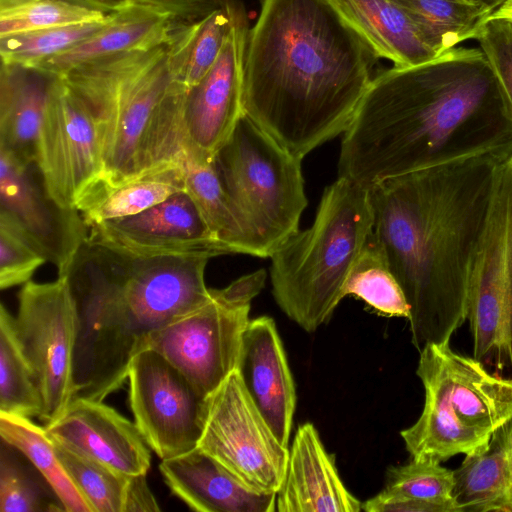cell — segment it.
<instances>
[{"instance_id":"cell-1","label":"cell","mask_w":512,"mask_h":512,"mask_svg":"<svg viewBox=\"0 0 512 512\" xmlns=\"http://www.w3.org/2000/svg\"><path fill=\"white\" fill-rule=\"evenodd\" d=\"M512 151V117L481 49L454 47L373 76L343 133L338 176L366 188L491 150Z\"/></svg>"},{"instance_id":"cell-2","label":"cell","mask_w":512,"mask_h":512,"mask_svg":"<svg viewBox=\"0 0 512 512\" xmlns=\"http://www.w3.org/2000/svg\"><path fill=\"white\" fill-rule=\"evenodd\" d=\"M510 156L491 150L369 188L373 232L409 304L418 352L449 343L467 321L472 260L497 171Z\"/></svg>"},{"instance_id":"cell-3","label":"cell","mask_w":512,"mask_h":512,"mask_svg":"<svg viewBox=\"0 0 512 512\" xmlns=\"http://www.w3.org/2000/svg\"><path fill=\"white\" fill-rule=\"evenodd\" d=\"M378 58L332 0H261L246 41L244 113L303 159L346 131Z\"/></svg>"},{"instance_id":"cell-4","label":"cell","mask_w":512,"mask_h":512,"mask_svg":"<svg viewBox=\"0 0 512 512\" xmlns=\"http://www.w3.org/2000/svg\"><path fill=\"white\" fill-rule=\"evenodd\" d=\"M209 259L134 257L85 241L66 275L79 321L75 397L104 401L151 333L210 298Z\"/></svg>"},{"instance_id":"cell-5","label":"cell","mask_w":512,"mask_h":512,"mask_svg":"<svg viewBox=\"0 0 512 512\" xmlns=\"http://www.w3.org/2000/svg\"><path fill=\"white\" fill-rule=\"evenodd\" d=\"M170 40L98 58L60 76L97 127L103 174L94 185H115L181 162L188 145V89L174 77Z\"/></svg>"},{"instance_id":"cell-6","label":"cell","mask_w":512,"mask_h":512,"mask_svg":"<svg viewBox=\"0 0 512 512\" xmlns=\"http://www.w3.org/2000/svg\"><path fill=\"white\" fill-rule=\"evenodd\" d=\"M373 225L368 188L339 176L326 187L312 225L270 256L272 294L289 319L314 332L331 318Z\"/></svg>"},{"instance_id":"cell-7","label":"cell","mask_w":512,"mask_h":512,"mask_svg":"<svg viewBox=\"0 0 512 512\" xmlns=\"http://www.w3.org/2000/svg\"><path fill=\"white\" fill-rule=\"evenodd\" d=\"M416 374L425 392L417 421L400 435L412 459L446 461L474 455L512 415V379L484 363L431 343L419 351Z\"/></svg>"},{"instance_id":"cell-8","label":"cell","mask_w":512,"mask_h":512,"mask_svg":"<svg viewBox=\"0 0 512 512\" xmlns=\"http://www.w3.org/2000/svg\"><path fill=\"white\" fill-rule=\"evenodd\" d=\"M302 159L244 115L213 165L261 258L270 256L299 228L308 201Z\"/></svg>"},{"instance_id":"cell-9","label":"cell","mask_w":512,"mask_h":512,"mask_svg":"<svg viewBox=\"0 0 512 512\" xmlns=\"http://www.w3.org/2000/svg\"><path fill=\"white\" fill-rule=\"evenodd\" d=\"M266 279L258 269L211 289L205 303L151 333L141 351L161 354L207 397L237 369L251 303Z\"/></svg>"},{"instance_id":"cell-10","label":"cell","mask_w":512,"mask_h":512,"mask_svg":"<svg viewBox=\"0 0 512 512\" xmlns=\"http://www.w3.org/2000/svg\"><path fill=\"white\" fill-rule=\"evenodd\" d=\"M467 321L473 356L512 368V156L497 171L472 260Z\"/></svg>"},{"instance_id":"cell-11","label":"cell","mask_w":512,"mask_h":512,"mask_svg":"<svg viewBox=\"0 0 512 512\" xmlns=\"http://www.w3.org/2000/svg\"><path fill=\"white\" fill-rule=\"evenodd\" d=\"M78 313L67 276L28 281L18 294L13 325L43 401L40 420L58 418L75 397L74 357Z\"/></svg>"},{"instance_id":"cell-12","label":"cell","mask_w":512,"mask_h":512,"mask_svg":"<svg viewBox=\"0 0 512 512\" xmlns=\"http://www.w3.org/2000/svg\"><path fill=\"white\" fill-rule=\"evenodd\" d=\"M197 447L252 491L277 493L282 484L289 448L257 408L238 369L206 397Z\"/></svg>"},{"instance_id":"cell-13","label":"cell","mask_w":512,"mask_h":512,"mask_svg":"<svg viewBox=\"0 0 512 512\" xmlns=\"http://www.w3.org/2000/svg\"><path fill=\"white\" fill-rule=\"evenodd\" d=\"M129 405L147 445L161 459L198 445L206 397L154 350L138 352L128 369Z\"/></svg>"},{"instance_id":"cell-14","label":"cell","mask_w":512,"mask_h":512,"mask_svg":"<svg viewBox=\"0 0 512 512\" xmlns=\"http://www.w3.org/2000/svg\"><path fill=\"white\" fill-rule=\"evenodd\" d=\"M35 164L48 195L68 209H76L78 199L103 174L94 118L60 76L51 86Z\"/></svg>"},{"instance_id":"cell-15","label":"cell","mask_w":512,"mask_h":512,"mask_svg":"<svg viewBox=\"0 0 512 512\" xmlns=\"http://www.w3.org/2000/svg\"><path fill=\"white\" fill-rule=\"evenodd\" d=\"M87 240L134 257L229 254L186 191L132 216L90 227Z\"/></svg>"},{"instance_id":"cell-16","label":"cell","mask_w":512,"mask_h":512,"mask_svg":"<svg viewBox=\"0 0 512 512\" xmlns=\"http://www.w3.org/2000/svg\"><path fill=\"white\" fill-rule=\"evenodd\" d=\"M36 168L0 149V215L39 248L58 276H66L88 238L87 226L78 210L62 208L48 195Z\"/></svg>"},{"instance_id":"cell-17","label":"cell","mask_w":512,"mask_h":512,"mask_svg":"<svg viewBox=\"0 0 512 512\" xmlns=\"http://www.w3.org/2000/svg\"><path fill=\"white\" fill-rule=\"evenodd\" d=\"M248 31L245 11L238 5L218 59L207 74L187 90L184 127L188 148L203 161L213 162L245 115L243 73Z\"/></svg>"},{"instance_id":"cell-18","label":"cell","mask_w":512,"mask_h":512,"mask_svg":"<svg viewBox=\"0 0 512 512\" xmlns=\"http://www.w3.org/2000/svg\"><path fill=\"white\" fill-rule=\"evenodd\" d=\"M44 427L54 441L123 474H147L150 468V447L136 424L104 401L75 397Z\"/></svg>"},{"instance_id":"cell-19","label":"cell","mask_w":512,"mask_h":512,"mask_svg":"<svg viewBox=\"0 0 512 512\" xmlns=\"http://www.w3.org/2000/svg\"><path fill=\"white\" fill-rule=\"evenodd\" d=\"M237 369L257 408L280 442L288 447L296 390L273 318L250 319Z\"/></svg>"},{"instance_id":"cell-20","label":"cell","mask_w":512,"mask_h":512,"mask_svg":"<svg viewBox=\"0 0 512 512\" xmlns=\"http://www.w3.org/2000/svg\"><path fill=\"white\" fill-rule=\"evenodd\" d=\"M362 503L343 484L333 455L325 449L315 426L298 427L276 493L278 512H359Z\"/></svg>"},{"instance_id":"cell-21","label":"cell","mask_w":512,"mask_h":512,"mask_svg":"<svg viewBox=\"0 0 512 512\" xmlns=\"http://www.w3.org/2000/svg\"><path fill=\"white\" fill-rule=\"evenodd\" d=\"M170 491L198 512H274L276 493L248 489L200 448L161 460Z\"/></svg>"},{"instance_id":"cell-22","label":"cell","mask_w":512,"mask_h":512,"mask_svg":"<svg viewBox=\"0 0 512 512\" xmlns=\"http://www.w3.org/2000/svg\"><path fill=\"white\" fill-rule=\"evenodd\" d=\"M55 78L35 67L1 65L0 149L23 164L36 163L40 130Z\"/></svg>"},{"instance_id":"cell-23","label":"cell","mask_w":512,"mask_h":512,"mask_svg":"<svg viewBox=\"0 0 512 512\" xmlns=\"http://www.w3.org/2000/svg\"><path fill=\"white\" fill-rule=\"evenodd\" d=\"M176 23L165 14L127 5L112 12L108 22L93 35L35 68L61 76L98 58L156 46L170 39Z\"/></svg>"},{"instance_id":"cell-24","label":"cell","mask_w":512,"mask_h":512,"mask_svg":"<svg viewBox=\"0 0 512 512\" xmlns=\"http://www.w3.org/2000/svg\"><path fill=\"white\" fill-rule=\"evenodd\" d=\"M379 58L412 67L437 58L405 9L394 0H332Z\"/></svg>"},{"instance_id":"cell-25","label":"cell","mask_w":512,"mask_h":512,"mask_svg":"<svg viewBox=\"0 0 512 512\" xmlns=\"http://www.w3.org/2000/svg\"><path fill=\"white\" fill-rule=\"evenodd\" d=\"M459 512H512V415L454 470Z\"/></svg>"},{"instance_id":"cell-26","label":"cell","mask_w":512,"mask_h":512,"mask_svg":"<svg viewBox=\"0 0 512 512\" xmlns=\"http://www.w3.org/2000/svg\"><path fill=\"white\" fill-rule=\"evenodd\" d=\"M181 191H186L184 171L181 162H174L115 185H93L76 209L91 227L141 213Z\"/></svg>"},{"instance_id":"cell-27","label":"cell","mask_w":512,"mask_h":512,"mask_svg":"<svg viewBox=\"0 0 512 512\" xmlns=\"http://www.w3.org/2000/svg\"><path fill=\"white\" fill-rule=\"evenodd\" d=\"M181 165L186 192L195 201L208 226L228 253L261 258L257 243L225 191L213 162L199 159L186 147Z\"/></svg>"},{"instance_id":"cell-28","label":"cell","mask_w":512,"mask_h":512,"mask_svg":"<svg viewBox=\"0 0 512 512\" xmlns=\"http://www.w3.org/2000/svg\"><path fill=\"white\" fill-rule=\"evenodd\" d=\"M238 4L227 0L201 19L176 23L170 40L175 79L187 89L196 85L218 59L234 23Z\"/></svg>"},{"instance_id":"cell-29","label":"cell","mask_w":512,"mask_h":512,"mask_svg":"<svg viewBox=\"0 0 512 512\" xmlns=\"http://www.w3.org/2000/svg\"><path fill=\"white\" fill-rule=\"evenodd\" d=\"M0 436L32 463L65 511L93 512L61 462L45 427L31 418L0 412Z\"/></svg>"},{"instance_id":"cell-30","label":"cell","mask_w":512,"mask_h":512,"mask_svg":"<svg viewBox=\"0 0 512 512\" xmlns=\"http://www.w3.org/2000/svg\"><path fill=\"white\" fill-rule=\"evenodd\" d=\"M417 26L424 41L438 54L475 39L492 13L465 0H394Z\"/></svg>"},{"instance_id":"cell-31","label":"cell","mask_w":512,"mask_h":512,"mask_svg":"<svg viewBox=\"0 0 512 512\" xmlns=\"http://www.w3.org/2000/svg\"><path fill=\"white\" fill-rule=\"evenodd\" d=\"M344 295L363 300L385 316L409 318L410 307L405 294L374 232L368 237L350 272Z\"/></svg>"},{"instance_id":"cell-32","label":"cell","mask_w":512,"mask_h":512,"mask_svg":"<svg viewBox=\"0 0 512 512\" xmlns=\"http://www.w3.org/2000/svg\"><path fill=\"white\" fill-rule=\"evenodd\" d=\"M14 316L0 307V412L40 418L43 401L15 335Z\"/></svg>"},{"instance_id":"cell-33","label":"cell","mask_w":512,"mask_h":512,"mask_svg":"<svg viewBox=\"0 0 512 512\" xmlns=\"http://www.w3.org/2000/svg\"><path fill=\"white\" fill-rule=\"evenodd\" d=\"M111 13L101 21L56 26L0 37L2 63L37 67L93 35L108 22Z\"/></svg>"},{"instance_id":"cell-34","label":"cell","mask_w":512,"mask_h":512,"mask_svg":"<svg viewBox=\"0 0 512 512\" xmlns=\"http://www.w3.org/2000/svg\"><path fill=\"white\" fill-rule=\"evenodd\" d=\"M53 442L61 462L93 512H123L130 475Z\"/></svg>"},{"instance_id":"cell-35","label":"cell","mask_w":512,"mask_h":512,"mask_svg":"<svg viewBox=\"0 0 512 512\" xmlns=\"http://www.w3.org/2000/svg\"><path fill=\"white\" fill-rule=\"evenodd\" d=\"M109 14L63 0H0V37L101 21Z\"/></svg>"},{"instance_id":"cell-36","label":"cell","mask_w":512,"mask_h":512,"mask_svg":"<svg viewBox=\"0 0 512 512\" xmlns=\"http://www.w3.org/2000/svg\"><path fill=\"white\" fill-rule=\"evenodd\" d=\"M454 486V470L435 460L411 458L404 465L388 468L384 489L417 499L454 504L457 507L453 499Z\"/></svg>"},{"instance_id":"cell-37","label":"cell","mask_w":512,"mask_h":512,"mask_svg":"<svg viewBox=\"0 0 512 512\" xmlns=\"http://www.w3.org/2000/svg\"><path fill=\"white\" fill-rule=\"evenodd\" d=\"M15 447L2 440L0 452V511L42 512L64 510L47 503L15 455Z\"/></svg>"},{"instance_id":"cell-38","label":"cell","mask_w":512,"mask_h":512,"mask_svg":"<svg viewBox=\"0 0 512 512\" xmlns=\"http://www.w3.org/2000/svg\"><path fill=\"white\" fill-rule=\"evenodd\" d=\"M47 259L9 219L0 215V288L30 281Z\"/></svg>"},{"instance_id":"cell-39","label":"cell","mask_w":512,"mask_h":512,"mask_svg":"<svg viewBox=\"0 0 512 512\" xmlns=\"http://www.w3.org/2000/svg\"><path fill=\"white\" fill-rule=\"evenodd\" d=\"M475 39L498 78L512 117V25L487 19Z\"/></svg>"},{"instance_id":"cell-40","label":"cell","mask_w":512,"mask_h":512,"mask_svg":"<svg viewBox=\"0 0 512 512\" xmlns=\"http://www.w3.org/2000/svg\"><path fill=\"white\" fill-rule=\"evenodd\" d=\"M227 0H127L128 5L147 8L167 15L177 23L203 18Z\"/></svg>"},{"instance_id":"cell-41","label":"cell","mask_w":512,"mask_h":512,"mask_svg":"<svg viewBox=\"0 0 512 512\" xmlns=\"http://www.w3.org/2000/svg\"><path fill=\"white\" fill-rule=\"evenodd\" d=\"M362 510L366 512H458L454 504L417 499L386 489L362 503Z\"/></svg>"},{"instance_id":"cell-42","label":"cell","mask_w":512,"mask_h":512,"mask_svg":"<svg viewBox=\"0 0 512 512\" xmlns=\"http://www.w3.org/2000/svg\"><path fill=\"white\" fill-rule=\"evenodd\" d=\"M160 507L150 490L146 474L129 477L123 512H155Z\"/></svg>"},{"instance_id":"cell-43","label":"cell","mask_w":512,"mask_h":512,"mask_svg":"<svg viewBox=\"0 0 512 512\" xmlns=\"http://www.w3.org/2000/svg\"><path fill=\"white\" fill-rule=\"evenodd\" d=\"M90 9L111 13L128 5L127 0H63Z\"/></svg>"},{"instance_id":"cell-44","label":"cell","mask_w":512,"mask_h":512,"mask_svg":"<svg viewBox=\"0 0 512 512\" xmlns=\"http://www.w3.org/2000/svg\"><path fill=\"white\" fill-rule=\"evenodd\" d=\"M502 19L512 25V0H505L487 19Z\"/></svg>"},{"instance_id":"cell-45","label":"cell","mask_w":512,"mask_h":512,"mask_svg":"<svg viewBox=\"0 0 512 512\" xmlns=\"http://www.w3.org/2000/svg\"><path fill=\"white\" fill-rule=\"evenodd\" d=\"M467 2L482 6L491 12L498 8L505 0H465Z\"/></svg>"}]
</instances>
